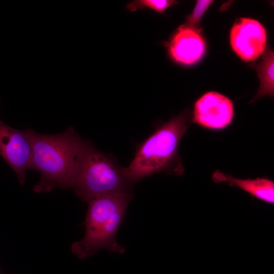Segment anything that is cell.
Segmentation results:
<instances>
[{
  "instance_id": "obj_1",
  "label": "cell",
  "mask_w": 274,
  "mask_h": 274,
  "mask_svg": "<svg viewBox=\"0 0 274 274\" xmlns=\"http://www.w3.org/2000/svg\"><path fill=\"white\" fill-rule=\"evenodd\" d=\"M84 143L72 126L54 134L34 131L29 169L38 171L41 178L33 186V191L42 193L56 188H71Z\"/></svg>"
},
{
  "instance_id": "obj_2",
  "label": "cell",
  "mask_w": 274,
  "mask_h": 274,
  "mask_svg": "<svg viewBox=\"0 0 274 274\" xmlns=\"http://www.w3.org/2000/svg\"><path fill=\"white\" fill-rule=\"evenodd\" d=\"M191 124V117L186 110L155 130L136 148L129 165L123 167L127 180L134 184L143 178L160 172L176 176L184 173L179 152L180 142Z\"/></svg>"
},
{
  "instance_id": "obj_3",
  "label": "cell",
  "mask_w": 274,
  "mask_h": 274,
  "mask_svg": "<svg viewBox=\"0 0 274 274\" xmlns=\"http://www.w3.org/2000/svg\"><path fill=\"white\" fill-rule=\"evenodd\" d=\"M132 193H118L99 197L87 202L83 238L73 243L71 250L81 260L90 257L101 249L123 254L125 248L116 239Z\"/></svg>"
},
{
  "instance_id": "obj_4",
  "label": "cell",
  "mask_w": 274,
  "mask_h": 274,
  "mask_svg": "<svg viewBox=\"0 0 274 274\" xmlns=\"http://www.w3.org/2000/svg\"><path fill=\"white\" fill-rule=\"evenodd\" d=\"M133 185L115 157L85 140L71 187L77 196L88 202L102 196L132 193Z\"/></svg>"
},
{
  "instance_id": "obj_5",
  "label": "cell",
  "mask_w": 274,
  "mask_h": 274,
  "mask_svg": "<svg viewBox=\"0 0 274 274\" xmlns=\"http://www.w3.org/2000/svg\"><path fill=\"white\" fill-rule=\"evenodd\" d=\"M33 131L30 128H14L0 119V156L15 172L21 185L30 168Z\"/></svg>"
},
{
  "instance_id": "obj_6",
  "label": "cell",
  "mask_w": 274,
  "mask_h": 274,
  "mask_svg": "<svg viewBox=\"0 0 274 274\" xmlns=\"http://www.w3.org/2000/svg\"><path fill=\"white\" fill-rule=\"evenodd\" d=\"M233 118L232 100L219 92L209 91L194 103L191 124L207 130L219 131L229 126Z\"/></svg>"
},
{
  "instance_id": "obj_7",
  "label": "cell",
  "mask_w": 274,
  "mask_h": 274,
  "mask_svg": "<svg viewBox=\"0 0 274 274\" xmlns=\"http://www.w3.org/2000/svg\"><path fill=\"white\" fill-rule=\"evenodd\" d=\"M230 42L233 51L243 61H252L264 52L266 32L258 21L247 18L237 19L230 33Z\"/></svg>"
},
{
  "instance_id": "obj_8",
  "label": "cell",
  "mask_w": 274,
  "mask_h": 274,
  "mask_svg": "<svg viewBox=\"0 0 274 274\" xmlns=\"http://www.w3.org/2000/svg\"><path fill=\"white\" fill-rule=\"evenodd\" d=\"M204 51L205 43L198 32L183 25L179 28L169 44V51L172 58L186 65L199 60Z\"/></svg>"
},
{
  "instance_id": "obj_9",
  "label": "cell",
  "mask_w": 274,
  "mask_h": 274,
  "mask_svg": "<svg viewBox=\"0 0 274 274\" xmlns=\"http://www.w3.org/2000/svg\"><path fill=\"white\" fill-rule=\"evenodd\" d=\"M217 184L227 182L230 187L236 186L253 197L269 204H274V182L267 178L242 179L234 178L220 170H215L212 176Z\"/></svg>"
},
{
  "instance_id": "obj_10",
  "label": "cell",
  "mask_w": 274,
  "mask_h": 274,
  "mask_svg": "<svg viewBox=\"0 0 274 274\" xmlns=\"http://www.w3.org/2000/svg\"><path fill=\"white\" fill-rule=\"evenodd\" d=\"M266 51L262 61L255 66L260 84L257 94L250 102L265 95H273V52Z\"/></svg>"
},
{
  "instance_id": "obj_11",
  "label": "cell",
  "mask_w": 274,
  "mask_h": 274,
  "mask_svg": "<svg viewBox=\"0 0 274 274\" xmlns=\"http://www.w3.org/2000/svg\"><path fill=\"white\" fill-rule=\"evenodd\" d=\"M176 3L175 1L169 0H139L129 4L127 8L130 11H134L138 8L147 7L162 13L166 8Z\"/></svg>"
},
{
  "instance_id": "obj_12",
  "label": "cell",
  "mask_w": 274,
  "mask_h": 274,
  "mask_svg": "<svg viewBox=\"0 0 274 274\" xmlns=\"http://www.w3.org/2000/svg\"><path fill=\"white\" fill-rule=\"evenodd\" d=\"M213 1H197L192 13L187 18V22L183 26L195 29L200 19Z\"/></svg>"
},
{
  "instance_id": "obj_13",
  "label": "cell",
  "mask_w": 274,
  "mask_h": 274,
  "mask_svg": "<svg viewBox=\"0 0 274 274\" xmlns=\"http://www.w3.org/2000/svg\"><path fill=\"white\" fill-rule=\"evenodd\" d=\"M0 274H5L0 267Z\"/></svg>"
}]
</instances>
